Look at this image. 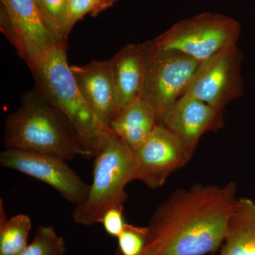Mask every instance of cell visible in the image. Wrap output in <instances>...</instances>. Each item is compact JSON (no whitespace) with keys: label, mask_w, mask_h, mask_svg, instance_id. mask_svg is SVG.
Wrapping results in <instances>:
<instances>
[{"label":"cell","mask_w":255,"mask_h":255,"mask_svg":"<svg viewBox=\"0 0 255 255\" xmlns=\"http://www.w3.org/2000/svg\"><path fill=\"white\" fill-rule=\"evenodd\" d=\"M237 189L231 182L174 191L152 215L144 249L150 255L214 254L226 238Z\"/></svg>","instance_id":"6da1fadb"},{"label":"cell","mask_w":255,"mask_h":255,"mask_svg":"<svg viewBox=\"0 0 255 255\" xmlns=\"http://www.w3.org/2000/svg\"><path fill=\"white\" fill-rule=\"evenodd\" d=\"M5 149L56 156L68 160L90 158L70 122L38 92L23 97L18 110L5 124Z\"/></svg>","instance_id":"7a4b0ae2"},{"label":"cell","mask_w":255,"mask_h":255,"mask_svg":"<svg viewBox=\"0 0 255 255\" xmlns=\"http://www.w3.org/2000/svg\"><path fill=\"white\" fill-rule=\"evenodd\" d=\"M31 70L37 90L70 122L90 158H94L113 132L79 90L67 60L66 44L53 47Z\"/></svg>","instance_id":"3957f363"},{"label":"cell","mask_w":255,"mask_h":255,"mask_svg":"<svg viewBox=\"0 0 255 255\" xmlns=\"http://www.w3.org/2000/svg\"><path fill=\"white\" fill-rule=\"evenodd\" d=\"M94 159L88 195L72 214L74 221L83 226L100 223L106 211L124 206L128 198L125 188L135 180V154L114 133Z\"/></svg>","instance_id":"277c9868"},{"label":"cell","mask_w":255,"mask_h":255,"mask_svg":"<svg viewBox=\"0 0 255 255\" xmlns=\"http://www.w3.org/2000/svg\"><path fill=\"white\" fill-rule=\"evenodd\" d=\"M237 20L205 12L182 20L152 41L160 49L177 50L200 63L237 45L241 34Z\"/></svg>","instance_id":"5b68a950"},{"label":"cell","mask_w":255,"mask_h":255,"mask_svg":"<svg viewBox=\"0 0 255 255\" xmlns=\"http://www.w3.org/2000/svg\"><path fill=\"white\" fill-rule=\"evenodd\" d=\"M142 46L147 59L142 98L153 107L157 125H162L167 112L186 93L201 63L177 50L157 48L152 41Z\"/></svg>","instance_id":"8992f818"},{"label":"cell","mask_w":255,"mask_h":255,"mask_svg":"<svg viewBox=\"0 0 255 255\" xmlns=\"http://www.w3.org/2000/svg\"><path fill=\"white\" fill-rule=\"evenodd\" d=\"M0 1L1 31L30 69L48 50L61 44L47 26L36 0Z\"/></svg>","instance_id":"52a82bcc"},{"label":"cell","mask_w":255,"mask_h":255,"mask_svg":"<svg viewBox=\"0 0 255 255\" xmlns=\"http://www.w3.org/2000/svg\"><path fill=\"white\" fill-rule=\"evenodd\" d=\"M243 59L241 50L235 45L203 62L184 95L223 112L228 104L243 95Z\"/></svg>","instance_id":"ba28073f"},{"label":"cell","mask_w":255,"mask_h":255,"mask_svg":"<svg viewBox=\"0 0 255 255\" xmlns=\"http://www.w3.org/2000/svg\"><path fill=\"white\" fill-rule=\"evenodd\" d=\"M0 164L46 183L76 206L86 199L90 191V184L56 156L5 149L0 154Z\"/></svg>","instance_id":"9c48e42d"},{"label":"cell","mask_w":255,"mask_h":255,"mask_svg":"<svg viewBox=\"0 0 255 255\" xmlns=\"http://www.w3.org/2000/svg\"><path fill=\"white\" fill-rule=\"evenodd\" d=\"M135 180L157 189L174 171L190 160L182 142L163 125H157L145 142L134 152Z\"/></svg>","instance_id":"30bf717a"},{"label":"cell","mask_w":255,"mask_h":255,"mask_svg":"<svg viewBox=\"0 0 255 255\" xmlns=\"http://www.w3.org/2000/svg\"><path fill=\"white\" fill-rule=\"evenodd\" d=\"M162 125L179 139L192 157L202 135L223 127V112L184 95L167 112Z\"/></svg>","instance_id":"8fae6325"},{"label":"cell","mask_w":255,"mask_h":255,"mask_svg":"<svg viewBox=\"0 0 255 255\" xmlns=\"http://www.w3.org/2000/svg\"><path fill=\"white\" fill-rule=\"evenodd\" d=\"M70 70L87 103L99 119L110 127L119 110L111 60H95L80 66L71 65Z\"/></svg>","instance_id":"7c38bea8"},{"label":"cell","mask_w":255,"mask_h":255,"mask_svg":"<svg viewBox=\"0 0 255 255\" xmlns=\"http://www.w3.org/2000/svg\"><path fill=\"white\" fill-rule=\"evenodd\" d=\"M110 60L120 110L132 101L142 98L147 75V55L142 44H128Z\"/></svg>","instance_id":"4fadbf2b"},{"label":"cell","mask_w":255,"mask_h":255,"mask_svg":"<svg viewBox=\"0 0 255 255\" xmlns=\"http://www.w3.org/2000/svg\"><path fill=\"white\" fill-rule=\"evenodd\" d=\"M157 125L153 107L145 99L139 98L121 109L110 128L114 135L135 152Z\"/></svg>","instance_id":"5bb4252c"},{"label":"cell","mask_w":255,"mask_h":255,"mask_svg":"<svg viewBox=\"0 0 255 255\" xmlns=\"http://www.w3.org/2000/svg\"><path fill=\"white\" fill-rule=\"evenodd\" d=\"M219 255H255V201L238 197Z\"/></svg>","instance_id":"9a60e30c"},{"label":"cell","mask_w":255,"mask_h":255,"mask_svg":"<svg viewBox=\"0 0 255 255\" xmlns=\"http://www.w3.org/2000/svg\"><path fill=\"white\" fill-rule=\"evenodd\" d=\"M31 220L26 214L8 219L4 202L0 199V255H20L28 246Z\"/></svg>","instance_id":"2e32d148"},{"label":"cell","mask_w":255,"mask_h":255,"mask_svg":"<svg viewBox=\"0 0 255 255\" xmlns=\"http://www.w3.org/2000/svg\"><path fill=\"white\" fill-rule=\"evenodd\" d=\"M40 12L50 31L60 43L66 44L68 0H36Z\"/></svg>","instance_id":"e0dca14e"},{"label":"cell","mask_w":255,"mask_h":255,"mask_svg":"<svg viewBox=\"0 0 255 255\" xmlns=\"http://www.w3.org/2000/svg\"><path fill=\"white\" fill-rule=\"evenodd\" d=\"M66 253L65 239L50 226L37 229L33 241L20 255H64Z\"/></svg>","instance_id":"ac0fdd59"},{"label":"cell","mask_w":255,"mask_h":255,"mask_svg":"<svg viewBox=\"0 0 255 255\" xmlns=\"http://www.w3.org/2000/svg\"><path fill=\"white\" fill-rule=\"evenodd\" d=\"M147 236V227L132 226L127 223L118 239L121 255H140L143 251Z\"/></svg>","instance_id":"d6986e66"},{"label":"cell","mask_w":255,"mask_h":255,"mask_svg":"<svg viewBox=\"0 0 255 255\" xmlns=\"http://www.w3.org/2000/svg\"><path fill=\"white\" fill-rule=\"evenodd\" d=\"M117 0H68V27L71 31L74 25L87 14L96 16L110 7Z\"/></svg>","instance_id":"ffe728a7"},{"label":"cell","mask_w":255,"mask_h":255,"mask_svg":"<svg viewBox=\"0 0 255 255\" xmlns=\"http://www.w3.org/2000/svg\"><path fill=\"white\" fill-rule=\"evenodd\" d=\"M124 206L112 208L106 211L100 220L106 232L114 238H118L126 227L124 221Z\"/></svg>","instance_id":"44dd1931"},{"label":"cell","mask_w":255,"mask_h":255,"mask_svg":"<svg viewBox=\"0 0 255 255\" xmlns=\"http://www.w3.org/2000/svg\"><path fill=\"white\" fill-rule=\"evenodd\" d=\"M117 255H120V253H117ZM140 255H150V253H147V252L146 251L145 249H144L143 251L142 252L141 254H140Z\"/></svg>","instance_id":"7402d4cb"},{"label":"cell","mask_w":255,"mask_h":255,"mask_svg":"<svg viewBox=\"0 0 255 255\" xmlns=\"http://www.w3.org/2000/svg\"><path fill=\"white\" fill-rule=\"evenodd\" d=\"M215 255V253H214V254H211V255Z\"/></svg>","instance_id":"603a6c76"}]
</instances>
